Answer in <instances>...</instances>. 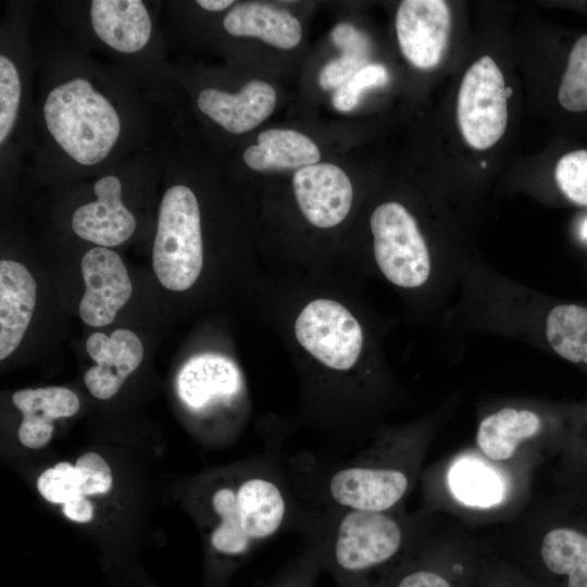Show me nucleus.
<instances>
[{
    "instance_id": "nucleus-1",
    "label": "nucleus",
    "mask_w": 587,
    "mask_h": 587,
    "mask_svg": "<svg viewBox=\"0 0 587 587\" xmlns=\"http://www.w3.org/2000/svg\"><path fill=\"white\" fill-rule=\"evenodd\" d=\"M210 587H224L250 553L284 530H292L302 504L280 459L267 449L235 480L220 483L208 495Z\"/></svg>"
},
{
    "instance_id": "nucleus-27",
    "label": "nucleus",
    "mask_w": 587,
    "mask_h": 587,
    "mask_svg": "<svg viewBox=\"0 0 587 587\" xmlns=\"http://www.w3.org/2000/svg\"><path fill=\"white\" fill-rule=\"evenodd\" d=\"M558 101L569 112L587 111V34L582 35L570 50Z\"/></svg>"
},
{
    "instance_id": "nucleus-17",
    "label": "nucleus",
    "mask_w": 587,
    "mask_h": 587,
    "mask_svg": "<svg viewBox=\"0 0 587 587\" xmlns=\"http://www.w3.org/2000/svg\"><path fill=\"white\" fill-rule=\"evenodd\" d=\"M37 284L28 268L12 260L0 262V359L21 344L30 323Z\"/></svg>"
},
{
    "instance_id": "nucleus-24",
    "label": "nucleus",
    "mask_w": 587,
    "mask_h": 587,
    "mask_svg": "<svg viewBox=\"0 0 587 587\" xmlns=\"http://www.w3.org/2000/svg\"><path fill=\"white\" fill-rule=\"evenodd\" d=\"M546 339L560 358L587 365V307L560 303L548 313L545 324Z\"/></svg>"
},
{
    "instance_id": "nucleus-34",
    "label": "nucleus",
    "mask_w": 587,
    "mask_h": 587,
    "mask_svg": "<svg viewBox=\"0 0 587 587\" xmlns=\"http://www.w3.org/2000/svg\"><path fill=\"white\" fill-rule=\"evenodd\" d=\"M64 515L77 523H87L93 517V505L84 495H78L62 504Z\"/></svg>"
},
{
    "instance_id": "nucleus-6",
    "label": "nucleus",
    "mask_w": 587,
    "mask_h": 587,
    "mask_svg": "<svg viewBox=\"0 0 587 587\" xmlns=\"http://www.w3.org/2000/svg\"><path fill=\"white\" fill-rule=\"evenodd\" d=\"M376 263L392 284L403 288L422 286L430 275V255L410 212L398 202H386L372 213Z\"/></svg>"
},
{
    "instance_id": "nucleus-23",
    "label": "nucleus",
    "mask_w": 587,
    "mask_h": 587,
    "mask_svg": "<svg viewBox=\"0 0 587 587\" xmlns=\"http://www.w3.org/2000/svg\"><path fill=\"white\" fill-rule=\"evenodd\" d=\"M467 574L460 566L435 554L412 553L410 549L401 561L373 587H464Z\"/></svg>"
},
{
    "instance_id": "nucleus-10",
    "label": "nucleus",
    "mask_w": 587,
    "mask_h": 587,
    "mask_svg": "<svg viewBox=\"0 0 587 587\" xmlns=\"http://www.w3.org/2000/svg\"><path fill=\"white\" fill-rule=\"evenodd\" d=\"M541 539L539 559L557 587H587V489Z\"/></svg>"
},
{
    "instance_id": "nucleus-7",
    "label": "nucleus",
    "mask_w": 587,
    "mask_h": 587,
    "mask_svg": "<svg viewBox=\"0 0 587 587\" xmlns=\"http://www.w3.org/2000/svg\"><path fill=\"white\" fill-rule=\"evenodd\" d=\"M510 91L502 72L489 55L482 57L466 71L459 88L457 116L469 146L485 150L502 137Z\"/></svg>"
},
{
    "instance_id": "nucleus-8",
    "label": "nucleus",
    "mask_w": 587,
    "mask_h": 587,
    "mask_svg": "<svg viewBox=\"0 0 587 587\" xmlns=\"http://www.w3.org/2000/svg\"><path fill=\"white\" fill-rule=\"evenodd\" d=\"M299 344L316 360L335 371H348L358 361L363 333L355 317L337 301L308 303L295 323Z\"/></svg>"
},
{
    "instance_id": "nucleus-28",
    "label": "nucleus",
    "mask_w": 587,
    "mask_h": 587,
    "mask_svg": "<svg viewBox=\"0 0 587 587\" xmlns=\"http://www.w3.org/2000/svg\"><path fill=\"white\" fill-rule=\"evenodd\" d=\"M554 179L569 201L587 208V149L564 153L557 162Z\"/></svg>"
},
{
    "instance_id": "nucleus-21",
    "label": "nucleus",
    "mask_w": 587,
    "mask_h": 587,
    "mask_svg": "<svg viewBox=\"0 0 587 587\" xmlns=\"http://www.w3.org/2000/svg\"><path fill=\"white\" fill-rule=\"evenodd\" d=\"M242 158L252 170L275 171L319 163L321 153L308 136L292 129L271 128L259 134L258 142L248 147Z\"/></svg>"
},
{
    "instance_id": "nucleus-36",
    "label": "nucleus",
    "mask_w": 587,
    "mask_h": 587,
    "mask_svg": "<svg viewBox=\"0 0 587 587\" xmlns=\"http://www.w3.org/2000/svg\"><path fill=\"white\" fill-rule=\"evenodd\" d=\"M233 3H234L233 0H198L197 1V4H199L201 8L208 11H212V12L223 11L226 8L230 7Z\"/></svg>"
},
{
    "instance_id": "nucleus-38",
    "label": "nucleus",
    "mask_w": 587,
    "mask_h": 587,
    "mask_svg": "<svg viewBox=\"0 0 587 587\" xmlns=\"http://www.w3.org/2000/svg\"><path fill=\"white\" fill-rule=\"evenodd\" d=\"M578 454L583 457V460H580L579 462H583L584 467H587V441L583 442V449L578 451Z\"/></svg>"
},
{
    "instance_id": "nucleus-25",
    "label": "nucleus",
    "mask_w": 587,
    "mask_h": 587,
    "mask_svg": "<svg viewBox=\"0 0 587 587\" xmlns=\"http://www.w3.org/2000/svg\"><path fill=\"white\" fill-rule=\"evenodd\" d=\"M333 42L342 54L328 62L319 75V84L324 90L337 89L358 71L367 65L371 52L369 38L350 23L337 24L332 33Z\"/></svg>"
},
{
    "instance_id": "nucleus-32",
    "label": "nucleus",
    "mask_w": 587,
    "mask_h": 587,
    "mask_svg": "<svg viewBox=\"0 0 587 587\" xmlns=\"http://www.w3.org/2000/svg\"><path fill=\"white\" fill-rule=\"evenodd\" d=\"M321 571L314 558L304 550L290 559L272 578L260 582L258 587H314Z\"/></svg>"
},
{
    "instance_id": "nucleus-13",
    "label": "nucleus",
    "mask_w": 587,
    "mask_h": 587,
    "mask_svg": "<svg viewBox=\"0 0 587 587\" xmlns=\"http://www.w3.org/2000/svg\"><path fill=\"white\" fill-rule=\"evenodd\" d=\"M243 380L238 366L227 357L205 353L191 358L177 376V394L195 412L228 404L241 396Z\"/></svg>"
},
{
    "instance_id": "nucleus-14",
    "label": "nucleus",
    "mask_w": 587,
    "mask_h": 587,
    "mask_svg": "<svg viewBox=\"0 0 587 587\" xmlns=\"http://www.w3.org/2000/svg\"><path fill=\"white\" fill-rule=\"evenodd\" d=\"M86 350L97 364L85 373L84 382L89 392L101 400L112 398L143 358L141 340L125 328L116 329L110 336L91 334Z\"/></svg>"
},
{
    "instance_id": "nucleus-26",
    "label": "nucleus",
    "mask_w": 587,
    "mask_h": 587,
    "mask_svg": "<svg viewBox=\"0 0 587 587\" xmlns=\"http://www.w3.org/2000/svg\"><path fill=\"white\" fill-rule=\"evenodd\" d=\"M450 486L462 502L489 507L502 499L503 486L494 470L482 462L464 459L450 472Z\"/></svg>"
},
{
    "instance_id": "nucleus-16",
    "label": "nucleus",
    "mask_w": 587,
    "mask_h": 587,
    "mask_svg": "<svg viewBox=\"0 0 587 587\" xmlns=\"http://www.w3.org/2000/svg\"><path fill=\"white\" fill-rule=\"evenodd\" d=\"M198 108L232 134L249 132L265 121L275 109L276 92L262 80L248 82L239 92L208 88L197 99Z\"/></svg>"
},
{
    "instance_id": "nucleus-4",
    "label": "nucleus",
    "mask_w": 587,
    "mask_h": 587,
    "mask_svg": "<svg viewBox=\"0 0 587 587\" xmlns=\"http://www.w3.org/2000/svg\"><path fill=\"white\" fill-rule=\"evenodd\" d=\"M43 117L57 143L83 165L104 160L121 133L115 108L82 77L64 82L49 92Z\"/></svg>"
},
{
    "instance_id": "nucleus-37",
    "label": "nucleus",
    "mask_w": 587,
    "mask_h": 587,
    "mask_svg": "<svg viewBox=\"0 0 587 587\" xmlns=\"http://www.w3.org/2000/svg\"><path fill=\"white\" fill-rule=\"evenodd\" d=\"M579 237L583 241L587 242V217L582 222L579 226Z\"/></svg>"
},
{
    "instance_id": "nucleus-31",
    "label": "nucleus",
    "mask_w": 587,
    "mask_h": 587,
    "mask_svg": "<svg viewBox=\"0 0 587 587\" xmlns=\"http://www.w3.org/2000/svg\"><path fill=\"white\" fill-rule=\"evenodd\" d=\"M388 79L384 65L367 64L335 90L333 104L338 111L348 112L355 108L364 90L384 86Z\"/></svg>"
},
{
    "instance_id": "nucleus-35",
    "label": "nucleus",
    "mask_w": 587,
    "mask_h": 587,
    "mask_svg": "<svg viewBox=\"0 0 587 587\" xmlns=\"http://www.w3.org/2000/svg\"><path fill=\"white\" fill-rule=\"evenodd\" d=\"M484 587H533L526 579L509 574L500 572L497 575L491 576L487 580V585L485 584Z\"/></svg>"
},
{
    "instance_id": "nucleus-29",
    "label": "nucleus",
    "mask_w": 587,
    "mask_h": 587,
    "mask_svg": "<svg viewBox=\"0 0 587 587\" xmlns=\"http://www.w3.org/2000/svg\"><path fill=\"white\" fill-rule=\"evenodd\" d=\"M21 101V79L14 63L0 55V143L3 145L17 116Z\"/></svg>"
},
{
    "instance_id": "nucleus-22",
    "label": "nucleus",
    "mask_w": 587,
    "mask_h": 587,
    "mask_svg": "<svg viewBox=\"0 0 587 587\" xmlns=\"http://www.w3.org/2000/svg\"><path fill=\"white\" fill-rule=\"evenodd\" d=\"M542 428L540 416L527 409L503 408L482 420L476 442L486 458L507 461L524 440L535 437Z\"/></svg>"
},
{
    "instance_id": "nucleus-15",
    "label": "nucleus",
    "mask_w": 587,
    "mask_h": 587,
    "mask_svg": "<svg viewBox=\"0 0 587 587\" xmlns=\"http://www.w3.org/2000/svg\"><path fill=\"white\" fill-rule=\"evenodd\" d=\"M97 200L77 208L72 228L82 239L98 247H115L135 232L136 220L122 201V185L113 175L98 179L93 185Z\"/></svg>"
},
{
    "instance_id": "nucleus-3",
    "label": "nucleus",
    "mask_w": 587,
    "mask_h": 587,
    "mask_svg": "<svg viewBox=\"0 0 587 587\" xmlns=\"http://www.w3.org/2000/svg\"><path fill=\"white\" fill-rule=\"evenodd\" d=\"M376 442L327 464L309 452L284 462L294 490L312 505L369 512L395 510L410 490L420 449L408 439Z\"/></svg>"
},
{
    "instance_id": "nucleus-33",
    "label": "nucleus",
    "mask_w": 587,
    "mask_h": 587,
    "mask_svg": "<svg viewBox=\"0 0 587 587\" xmlns=\"http://www.w3.org/2000/svg\"><path fill=\"white\" fill-rule=\"evenodd\" d=\"M75 467L82 495L87 497L110 491L113 483L112 472L100 454L92 451L84 453L76 461Z\"/></svg>"
},
{
    "instance_id": "nucleus-18",
    "label": "nucleus",
    "mask_w": 587,
    "mask_h": 587,
    "mask_svg": "<svg viewBox=\"0 0 587 587\" xmlns=\"http://www.w3.org/2000/svg\"><path fill=\"white\" fill-rule=\"evenodd\" d=\"M12 402L23 415L18 439L30 449L41 448L50 441L54 420L73 416L79 409L78 397L65 387L17 390Z\"/></svg>"
},
{
    "instance_id": "nucleus-11",
    "label": "nucleus",
    "mask_w": 587,
    "mask_h": 587,
    "mask_svg": "<svg viewBox=\"0 0 587 587\" xmlns=\"http://www.w3.org/2000/svg\"><path fill=\"white\" fill-rule=\"evenodd\" d=\"M451 30V14L441 0H405L398 8L396 32L404 58L429 70L441 60Z\"/></svg>"
},
{
    "instance_id": "nucleus-19",
    "label": "nucleus",
    "mask_w": 587,
    "mask_h": 587,
    "mask_svg": "<svg viewBox=\"0 0 587 587\" xmlns=\"http://www.w3.org/2000/svg\"><path fill=\"white\" fill-rule=\"evenodd\" d=\"M90 21L105 45L124 53L141 50L152 32L149 12L140 0H92Z\"/></svg>"
},
{
    "instance_id": "nucleus-9",
    "label": "nucleus",
    "mask_w": 587,
    "mask_h": 587,
    "mask_svg": "<svg viewBox=\"0 0 587 587\" xmlns=\"http://www.w3.org/2000/svg\"><path fill=\"white\" fill-rule=\"evenodd\" d=\"M80 270L85 283L82 320L91 327L111 324L133 292L123 260L109 248L95 247L82 258Z\"/></svg>"
},
{
    "instance_id": "nucleus-30",
    "label": "nucleus",
    "mask_w": 587,
    "mask_h": 587,
    "mask_svg": "<svg viewBox=\"0 0 587 587\" xmlns=\"http://www.w3.org/2000/svg\"><path fill=\"white\" fill-rule=\"evenodd\" d=\"M37 488L51 503L64 504L82 495L77 470L68 462H60L45 470L37 479Z\"/></svg>"
},
{
    "instance_id": "nucleus-12",
    "label": "nucleus",
    "mask_w": 587,
    "mask_h": 587,
    "mask_svg": "<svg viewBox=\"0 0 587 587\" xmlns=\"http://www.w3.org/2000/svg\"><path fill=\"white\" fill-rule=\"evenodd\" d=\"M294 191L305 218L316 227L329 228L348 215L353 189L347 174L332 163L299 168L292 178Z\"/></svg>"
},
{
    "instance_id": "nucleus-2",
    "label": "nucleus",
    "mask_w": 587,
    "mask_h": 587,
    "mask_svg": "<svg viewBox=\"0 0 587 587\" xmlns=\"http://www.w3.org/2000/svg\"><path fill=\"white\" fill-rule=\"evenodd\" d=\"M294 532L337 587H373L409 550L408 530L395 510L358 511L302 501Z\"/></svg>"
},
{
    "instance_id": "nucleus-5",
    "label": "nucleus",
    "mask_w": 587,
    "mask_h": 587,
    "mask_svg": "<svg viewBox=\"0 0 587 587\" xmlns=\"http://www.w3.org/2000/svg\"><path fill=\"white\" fill-rule=\"evenodd\" d=\"M203 264L200 210L192 190L170 187L160 203L152 267L160 284L184 291L198 279Z\"/></svg>"
},
{
    "instance_id": "nucleus-20",
    "label": "nucleus",
    "mask_w": 587,
    "mask_h": 587,
    "mask_svg": "<svg viewBox=\"0 0 587 587\" xmlns=\"http://www.w3.org/2000/svg\"><path fill=\"white\" fill-rule=\"evenodd\" d=\"M223 26L233 36L257 37L280 49L296 47L302 36L300 22L287 10L255 2L234 7Z\"/></svg>"
}]
</instances>
